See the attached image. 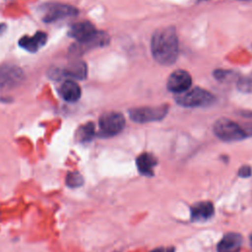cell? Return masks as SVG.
<instances>
[{
  "mask_svg": "<svg viewBox=\"0 0 252 252\" xmlns=\"http://www.w3.org/2000/svg\"><path fill=\"white\" fill-rule=\"evenodd\" d=\"M47 40V35L45 32H37L32 36L25 35L19 40V45L27 51L30 52H36L40 49Z\"/></svg>",
  "mask_w": 252,
  "mask_h": 252,
  "instance_id": "8fae6325",
  "label": "cell"
},
{
  "mask_svg": "<svg viewBox=\"0 0 252 252\" xmlns=\"http://www.w3.org/2000/svg\"><path fill=\"white\" fill-rule=\"evenodd\" d=\"M237 89L246 94H252V72L237 81Z\"/></svg>",
  "mask_w": 252,
  "mask_h": 252,
  "instance_id": "2e32d148",
  "label": "cell"
},
{
  "mask_svg": "<svg viewBox=\"0 0 252 252\" xmlns=\"http://www.w3.org/2000/svg\"><path fill=\"white\" fill-rule=\"evenodd\" d=\"M151 252H174V248H172V247H169V248L158 247V248H156V249L152 250Z\"/></svg>",
  "mask_w": 252,
  "mask_h": 252,
  "instance_id": "d6986e66",
  "label": "cell"
},
{
  "mask_svg": "<svg viewBox=\"0 0 252 252\" xmlns=\"http://www.w3.org/2000/svg\"><path fill=\"white\" fill-rule=\"evenodd\" d=\"M251 174H252V169L249 165H243L238 170V175L240 177L246 178V177H249Z\"/></svg>",
  "mask_w": 252,
  "mask_h": 252,
  "instance_id": "ac0fdd59",
  "label": "cell"
},
{
  "mask_svg": "<svg viewBox=\"0 0 252 252\" xmlns=\"http://www.w3.org/2000/svg\"><path fill=\"white\" fill-rule=\"evenodd\" d=\"M42 21L46 23L55 22L58 20L77 16L78 10L68 4L51 3L42 7Z\"/></svg>",
  "mask_w": 252,
  "mask_h": 252,
  "instance_id": "8992f818",
  "label": "cell"
},
{
  "mask_svg": "<svg viewBox=\"0 0 252 252\" xmlns=\"http://www.w3.org/2000/svg\"><path fill=\"white\" fill-rule=\"evenodd\" d=\"M175 101L183 107H207L214 103L215 96L209 91L195 87L182 94H175Z\"/></svg>",
  "mask_w": 252,
  "mask_h": 252,
  "instance_id": "7a4b0ae2",
  "label": "cell"
},
{
  "mask_svg": "<svg viewBox=\"0 0 252 252\" xmlns=\"http://www.w3.org/2000/svg\"><path fill=\"white\" fill-rule=\"evenodd\" d=\"M59 93L60 95L69 102H75L81 97V88L76 82L72 80L63 82L60 86Z\"/></svg>",
  "mask_w": 252,
  "mask_h": 252,
  "instance_id": "4fadbf2b",
  "label": "cell"
},
{
  "mask_svg": "<svg viewBox=\"0 0 252 252\" xmlns=\"http://www.w3.org/2000/svg\"><path fill=\"white\" fill-rule=\"evenodd\" d=\"M192 84L191 75L185 70H176L170 74L167 79L166 87L169 92L176 94L188 91Z\"/></svg>",
  "mask_w": 252,
  "mask_h": 252,
  "instance_id": "52a82bcc",
  "label": "cell"
},
{
  "mask_svg": "<svg viewBox=\"0 0 252 252\" xmlns=\"http://www.w3.org/2000/svg\"><path fill=\"white\" fill-rule=\"evenodd\" d=\"M241 1H249V0H241Z\"/></svg>",
  "mask_w": 252,
  "mask_h": 252,
  "instance_id": "7402d4cb",
  "label": "cell"
},
{
  "mask_svg": "<svg viewBox=\"0 0 252 252\" xmlns=\"http://www.w3.org/2000/svg\"><path fill=\"white\" fill-rule=\"evenodd\" d=\"M94 125L92 122H89L80 127L77 132V139L82 143L90 142L94 138Z\"/></svg>",
  "mask_w": 252,
  "mask_h": 252,
  "instance_id": "9a60e30c",
  "label": "cell"
},
{
  "mask_svg": "<svg viewBox=\"0 0 252 252\" xmlns=\"http://www.w3.org/2000/svg\"><path fill=\"white\" fill-rule=\"evenodd\" d=\"M213 129L215 135L224 142L240 141L248 136L247 130L233 120L224 117L218 119L215 122Z\"/></svg>",
  "mask_w": 252,
  "mask_h": 252,
  "instance_id": "3957f363",
  "label": "cell"
},
{
  "mask_svg": "<svg viewBox=\"0 0 252 252\" xmlns=\"http://www.w3.org/2000/svg\"><path fill=\"white\" fill-rule=\"evenodd\" d=\"M4 30H5V25H0V35L3 33Z\"/></svg>",
  "mask_w": 252,
  "mask_h": 252,
  "instance_id": "ffe728a7",
  "label": "cell"
},
{
  "mask_svg": "<svg viewBox=\"0 0 252 252\" xmlns=\"http://www.w3.org/2000/svg\"><path fill=\"white\" fill-rule=\"evenodd\" d=\"M125 126V118L120 112L110 111L103 113L99 118L100 133L104 137H110L120 133Z\"/></svg>",
  "mask_w": 252,
  "mask_h": 252,
  "instance_id": "5b68a950",
  "label": "cell"
},
{
  "mask_svg": "<svg viewBox=\"0 0 252 252\" xmlns=\"http://www.w3.org/2000/svg\"><path fill=\"white\" fill-rule=\"evenodd\" d=\"M157 158L150 153H143L136 159L139 172L146 176H152L154 174V167L157 165Z\"/></svg>",
  "mask_w": 252,
  "mask_h": 252,
  "instance_id": "5bb4252c",
  "label": "cell"
},
{
  "mask_svg": "<svg viewBox=\"0 0 252 252\" xmlns=\"http://www.w3.org/2000/svg\"><path fill=\"white\" fill-rule=\"evenodd\" d=\"M250 244H251V246H252V234H251V236H250Z\"/></svg>",
  "mask_w": 252,
  "mask_h": 252,
  "instance_id": "44dd1931",
  "label": "cell"
},
{
  "mask_svg": "<svg viewBox=\"0 0 252 252\" xmlns=\"http://www.w3.org/2000/svg\"><path fill=\"white\" fill-rule=\"evenodd\" d=\"M84 178L79 172H69L66 175V185L70 188H77L82 186Z\"/></svg>",
  "mask_w": 252,
  "mask_h": 252,
  "instance_id": "e0dca14e",
  "label": "cell"
},
{
  "mask_svg": "<svg viewBox=\"0 0 252 252\" xmlns=\"http://www.w3.org/2000/svg\"><path fill=\"white\" fill-rule=\"evenodd\" d=\"M23 71L15 65H4L0 67V90L10 89L22 82Z\"/></svg>",
  "mask_w": 252,
  "mask_h": 252,
  "instance_id": "ba28073f",
  "label": "cell"
},
{
  "mask_svg": "<svg viewBox=\"0 0 252 252\" xmlns=\"http://www.w3.org/2000/svg\"><path fill=\"white\" fill-rule=\"evenodd\" d=\"M87 65L83 61H75L68 65L64 69H56L50 72L51 78L54 79H61V78H72L83 80L87 76Z\"/></svg>",
  "mask_w": 252,
  "mask_h": 252,
  "instance_id": "9c48e42d",
  "label": "cell"
},
{
  "mask_svg": "<svg viewBox=\"0 0 252 252\" xmlns=\"http://www.w3.org/2000/svg\"><path fill=\"white\" fill-rule=\"evenodd\" d=\"M214 205L209 201H202L191 207V220L193 221H205L214 215Z\"/></svg>",
  "mask_w": 252,
  "mask_h": 252,
  "instance_id": "30bf717a",
  "label": "cell"
},
{
  "mask_svg": "<svg viewBox=\"0 0 252 252\" xmlns=\"http://www.w3.org/2000/svg\"><path fill=\"white\" fill-rule=\"evenodd\" d=\"M242 237L236 232H228L223 235L218 244V252H239Z\"/></svg>",
  "mask_w": 252,
  "mask_h": 252,
  "instance_id": "7c38bea8",
  "label": "cell"
},
{
  "mask_svg": "<svg viewBox=\"0 0 252 252\" xmlns=\"http://www.w3.org/2000/svg\"><path fill=\"white\" fill-rule=\"evenodd\" d=\"M168 111V105L162 104L153 107H138L129 110L131 119L138 123H147L161 120Z\"/></svg>",
  "mask_w": 252,
  "mask_h": 252,
  "instance_id": "277c9868",
  "label": "cell"
},
{
  "mask_svg": "<svg viewBox=\"0 0 252 252\" xmlns=\"http://www.w3.org/2000/svg\"><path fill=\"white\" fill-rule=\"evenodd\" d=\"M152 54L161 65L173 64L178 56V37L173 27L157 30L151 40Z\"/></svg>",
  "mask_w": 252,
  "mask_h": 252,
  "instance_id": "6da1fadb",
  "label": "cell"
}]
</instances>
